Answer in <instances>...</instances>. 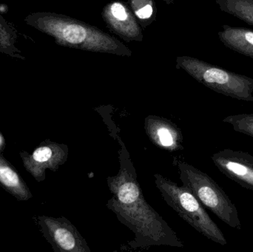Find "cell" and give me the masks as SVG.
<instances>
[{"instance_id":"6da1fadb","label":"cell","mask_w":253,"mask_h":252,"mask_svg":"<svg viewBox=\"0 0 253 252\" xmlns=\"http://www.w3.org/2000/svg\"><path fill=\"white\" fill-rule=\"evenodd\" d=\"M118 142L120 167L117 175L107 179L112 197L106 206L133 233L129 247L134 250L161 246L183 248L173 229L146 201L129 152L122 139Z\"/></svg>"},{"instance_id":"7a4b0ae2","label":"cell","mask_w":253,"mask_h":252,"mask_svg":"<svg viewBox=\"0 0 253 252\" xmlns=\"http://www.w3.org/2000/svg\"><path fill=\"white\" fill-rule=\"evenodd\" d=\"M25 22L40 32L53 37L56 44L63 47L120 56L132 54V52L115 37L97 27L65 15L37 12L27 16Z\"/></svg>"},{"instance_id":"3957f363","label":"cell","mask_w":253,"mask_h":252,"mask_svg":"<svg viewBox=\"0 0 253 252\" xmlns=\"http://www.w3.org/2000/svg\"><path fill=\"white\" fill-rule=\"evenodd\" d=\"M153 176L156 187L165 202L183 220L208 239L221 246L227 245L224 234L190 189L178 186L162 175Z\"/></svg>"},{"instance_id":"277c9868","label":"cell","mask_w":253,"mask_h":252,"mask_svg":"<svg viewBox=\"0 0 253 252\" xmlns=\"http://www.w3.org/2000/svg\"><path fill=\"white\" fill-rule=\"evenodd\" d=\"M180 180L190 189L201 204L220 220L233 229H242V223L235 204L219 185L208 174L193 166L178 162Z\"/></svg>"},{"instance_id":"5b68a950","label":"cell","mask_w":253,"mask_h":252,"mask_svg":"<svg viewBox=\"0 0 253 252\" xmlns=\"http://www.w3.org/2000/svg\"><path fill=\"white\" fill-rule=\"evenodd\" d=\"M177 69H182L201 84L216 93L238 100L253 102V78L226 71L190 56H178Z\"/></svg>"},{"instance_id":"8992f818","label":"cell","mask_w":253,"mask_h":252,"mask_svg":"<svg viewBox=\"0 0 253 252\" xmlns=\"http://www.w3.org/2000/svg\"><path fill=\"white\" fill-rule=\"evenodd\" d=\"M37 223L55 252H90L86 240L65 217L40 216Z\"/></svg>"},{"instance_id":"52a82bcc","label":"cell","mask_w":253,"mask_h":252,"mask_svg":"<svg viewBox=\"0 0 253 252\" xmlns=\"http://www.w3.org/2000/svg\"><path fill=\"white\" fill-rule=\"evenodd\" d=\"M69 149L66 144L44 141L32 154L20 152L27 171L38 182L45 180L47 170L56 172L68 161Z\"/></svg>"},{"instance_id":"ba28073f","label":"cell","mask_w":253,"mask_h":252,"mask_svg":"<svg viewBox=\"0 0 253 252\" xmlns=\"http://www.w3.org/2000/svg\"><path fill=\"white\" fill-rule=\"evenodd\" d=\"M215 167L233 181L253 191V156L244 151L225 149L211 157Z\"/></svg>"},{"instance_id":"9c48e42d","label":"cell","mask_w":253,"mask_h":252,"mask_svg":"<svg viewBox=\"0 0 253 252\" xmlns=\"http://www.w3.org/2000/svg\"><path fill=\"white\" fill-rule=\"evenodd\" d=\"M106 26L126 42H142L144 36L141 25L126 3L114 1L108 3L102 12Z\"/></svg>"},{"instance_id":"30bf717a","label":"cell","mask_w":253,"mask_h":252,"mask_svg":"<svg viewBox=\"0 0 253 252\" xmlns=\"http://www.w3.org/2000/svg\"><path fill=\"white\" fill-rule=\"evenodd\" d=\"M144 130L150 142L160 149L169 152L184 149L181 130L170 120L148 115L144 119Z\"/></svg>"},{"instance_id":"8fae6325","label":"cell","mask_w":253,"mask_h":252,"mask_svg":"<svg viewBox=\"0 0 253 252\" xmlns=\"http://www.w3.org/2000/svg\"><path fill=\"white\" fill-rule=\"evenodd\" d=\"M222 28L218 34L221 42L230 50L253 59V31L227 25Z\"/></svg>"},{"instance_id":"7c38bea8","label":"cell","mask_w":253,"mask_h":252,"mask_svg":"<svg viewBox=\"0 0 253 252\" xmlns=\"http://www.w3.org/2000/svg\"><path fill=\"white\" fill-rule=\"evenodd\" d=\"M0 184L20 201L32 198L31 191L22 178L8 162L0 157Z\"/></svg>"},{"instance_id":"4fadbf2b","label":"cell","mask_w":253,"mask_h":252,"mask_svg":"<svg viewBox=\"0 0 253 252\" xmlns=\"http://www.w3.org/2000/svg\"><path fill=\"white\" fill-rule=\"evenodd\" d=\"M224 13L253 26V0H215Z\"/></svg>"},{"instance_id":"5bb4252c","label":"cell","mask_w":253,"mask_h":252,"mask_svg":"<svg viewBox=\"0 0 253 252\" xmlns=\"http://www.w3.org/2000/svg\"><path fill=\"white\" fill-rule=\"evenodd\" d=\"M141 28H146L156 19L157 8L154 0H126Z\"/></svg>"},{"instance_id":"9a60e30c","label":"cell","mask_w":253,"mask_h":252,"mask_svg":"<svg viewBox=\"0 0 253 252\" xmlns=\"http://www.w3.org/2000/svg\"><path fill=\"white\" fill-rule=\"evenodd\" d=\"M222 121L232 125L236 132L253 138V113L229 115Z\"/></svg>"},{"instance_id":"2e32d148","label":"cell","mask_w":253,"mask_h":252,"mask_svg":"<svg viewBox=\"0 0 253 252\" xmlns=\"http://www.w3.org/2000/svg\"><path fill=\"white\" fill-rule=\"evenodd\" d=\"M0 51L10 56H13L19 51L15 46L13 31L4 22H0Z\"/></svg>"},{"instance_id":"e0dca14e","label":"cell","mask_w":253,"mask_h":252,"mask_svg":"<svg viewBox=\"0 0 253 252\" xmlns=\"http://www.w3.org/2000/svg\"><path fill=\"white\" fill-rule=\"evenodd\" d=\"M7 9L8 7L6 4H0V13H7Z\"/></svg>"},{"instance_id":"ac0fdd59","label":"cell","mask_w":253,"mask_h":252,"mask_svg":"<svg viewBox=\"0 0 253 252\" xmlns=\"http://www.w3.org/2000/svg\"><path fill=\"white\" fill-rule=\"evenodd\" d=\"M4 139H3L2 136L0 134V149L4 146Z\"/></svg>"},{"instance_id":"d6986e66","label":"cell","mask_w":253,"mask_h":252,"mask_svg":"<svg viewBox=\"0 0 253 252\" xmlns=\"http://www.w3.org/2000/svg\"><path fill=\"white\" fill-rule=\"evenodd\" d=\"M164 1H165V2L167 4H170L173 3L175 0H164Z\"/></svg>"}]
</instances>
